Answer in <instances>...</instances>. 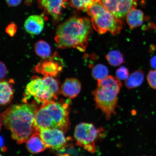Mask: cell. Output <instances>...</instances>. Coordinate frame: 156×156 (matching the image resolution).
Returning a JSON list of instances; mask_svg holds the SVG:
<instances>
[{"label": "cell", "mask_w": 156, "mask_h": 156, "mask_svg": "<svg viewBox=\"0 0 156 156\" xmlns=\"http://www.w3.org/2000/svg\"><path fill=\"white\" fill-rule=\"evenodd\" d=\"M27 150L31 153L36 154L44 151L47 148L40 133L33 134L26 142Z\"/></svg>", "instance_id": "5bb4252c"}, {"label": "cell", "mask_w": 156, "mask_h": 156, "mask_svg": "<svg viewBox=\"0 0 156 156\" xmlns=\"http://www.w3.org/2000/svg\"><path fill=\"white\" fill-rule=\"evenodd\" d=\"M81 88V84L79 80L76 78H68L62 84L60 91L65 97L73 99L77 96Z\"/></svg>", "instance_id": "8fae6325"}, {"label": "cell", "mask_w": 156, "mask_h": 156, "mask_svg": "<svg viewBox=\"0 0 156 156\" xmlns=\"http://www.w3.org/2000/svg\"><path fill=\"white\" fill-rule=\"evenodd\" d=\"M150 64L152 68L156 70V55L151 58L150 60Z\"/></svg>", "instance_id": "4316f807"}, {"label": "cell", "mask_w": 156, "mask_h": 156, "mask_svg": "<svg viewBox=\"0 0 156 156\" xmlns=\"http://www.w3.org/2000/svg\"><path fill=\"white\" fill-rule=\"evenodd\" d=\"M108 68L102 64H98L93 68L92 75L93 78L98 81L101 80L108 76Z\"/></svg>", "instance_id": "ffe728a7"}, {"label": "cell", "mask_w": 156, "mask_h": 156, "mask_svg": "<svg viewBox=\"0 0 156 156\" xmlns=\"http://www.w3.org/2000/svg\"><path fill=\"white\" fill-rule=\"evenodd\" d=\"M1 97L0 103L2 106L8 104L12 99L13 91L11 84L8 82L1 81L0 83Z\"/></svg>", "instance_id": "2e32d148"}, {"label": "cell", "mask_w": 156, "mask_h": 156, "mask_svg": "<svg viewBox=\"0 0 156 156\" xmlns=\"http://www.w3.org/2000/svg\"><path fill=\"white\" fill-rule=\"evenodd\" d=\"M0 69H1V79H3L5 77L7 73L6 67L3 62H1L0 63Z\"/></svg>", "instance_id": "d4e9b609"}, {"label": "cell", "mask_w": 156, "mask_h": 156, "mask_svg": "<svg viewBox=\"0 0 156 156\" xmlns=\"http://www.w3.org/2000/svg\"><path fill=\"white\" fill-rule=\"evenodd\" d=\"M1 156H2L1 155Z\"/></svg>", "instance_id": "f546056e"}, {"label": "cell", "mask_w": 156, "mask_h": 156, "mask_svg": "<svg viewBox=\"0 0 156 156\" xmlns=\"http://www.w3.org/2000/svg\"><path fill=\"white\" fill-rule=\"evenodd\" d=\"M146 156L144 155V156Z\"/></svg>", "instance_id": "f1b7e54d"}, {"label": "cell", "mask_w": 156, "mask_h": 156, "mask_svg": "<svg viewBox=\"0 0 156 156\" xmlns=\"http://www.w3.org/2000/svg\"><path fill=\"white\" fill-rule=\"evenodd\" d=\"M116 75L117 77L119 80H126L129 77L128 70L125 67L122 66L117 69L116 71Z\"/></svg>", "instance_id": "7402d4cb"}, {"label": "cell", "mask_w": 156, "mask_h": 156, "mask_svg": "<svg viewBox=\"0 0 156 156\" xmlns=\"http://www.w3.org/2000/svg\"><path fill=\"white\" fill-rule=\"evenodd\" d=\"M122 87L118 78L108 76L98 81L97 88L93 91L96 107L104 113L107 120L116 114L118 96Z\"/></svg>", "instance_id": "277c9868"}, {"label": "cell", "mask_w": 156, "mask_h": 156, "mask_svg": "<svg viewBox=\"0 0 156 156\" xmlns=\"http://www.w3.org/2000/svg\"><path fill=\"white\" fill-rule=\"evenodd\" d=\"M38 107L35 103L13 105L1 114V124L10 131L12 138L19 144L26 142L39 133L36 117Z\"/></svg>", "instance_id": "6da1fadb"}, {"label": "cell", "mask_w": 156, "mask_h": 156, "mask_svg": "<svg viewBox=\"0 0 156 156\" xmlns=\"http://www.w3.org/2000/svg\"><path fill=\"white\" fill-rule=\"evenodd\" d=\"M144 20V13L140 9H133L126 15V22L131 29L141 26Z\"/></svg>", "instance_id": "9a60e30c"}, {"label": "cell", "mask_w": 156, "mask_h": 156, "mask_svg": "<svg viewBox=\"0 0 156 156\" xmlns=\"http://www.w3.org/2000/svg\"><path fill=\"white\" fill-rule=\"evenodd\" d=\"M68 0H38L41 8L51 17L55 23L60 20L62 10L65 8V4Z\"/></svg>", "instance_id": "30bf717a"}, {"label": "cell", "mask_w": 156, "mask_h": 156, "mask_svg": "<svg viewBox=\"0 0 156 156\" xmlns=\"http://www.w3.org/2000/svg\"><path fill=\"white\" fill-rule=\"evenodd\" d=\"M47 147L55 151L63 150L67 139L63 130L58 129H46L39 131Z\"/></svg>", "instance_id": "ba28073f"}, {"label": "cell", "mask_w": 156, "mask_h": 156, "mask_svg": "<svg viewBox=\"0 0 156 156\" xmlns=\"http://www.w3.org/2000/svg\"><path fill=\"white\" fill-rule=\"evenodd\" d=\"M101 2L107 11L119 19L135 9L137 4V0H101Z\"/></svg>", "instance_id": "9c48e42d"}, {"label": "cell", "mask_w": 156, "mask_h": 156, "mask_svg": "<svg viewBox=\"0 0 156 156\" xmlns=\"http://www.w3.org/2000/svg\"><path fill=\"white\" fill-rule=\"evenodd\" d=\"M91 17L93 27L99 34L110 32L114 35L119 34L123 23L119 19L105 8L100 1L95 2L87 11Z\"/></svg>", "instance_id": "8992f818"}, {"label": "cell", "mask_w": 156, "mask_h": 156, "mask_svg": "<svg viewBox=\"0 0 156 156\" xmlns=\"http://www.w3.org/2000/svg\"><path fill=\"white\" fill-rule=\"evenodd\" d=\"M147 80L151 87L156 90V70L150 71L147 76Z\"/></svg>", "instance_id": "603a6c76"}, {"label": "cell", "mask_w": 156, "mask_h": 156, "mask_svg": "<svg viewBox=\"0 0 156 156\" xmlns=\"http://www.w3.org/2000/svg\"><path fill=\"white\" fill-rule=\"evenodd\" d=\"M34 49L36 54L44 58L49 57L51 52L49 44L42 40L39 41L36 43L34 46Z\"/></svg>", "instance_id": "ac0fdd59"}, {"label": "cell", "mask_w": 156, "mask_h": 156, "mask_svg": "<svg viewBox=\"0 0 156 156\" xmlns=\"http://www.w3.org/2000/svg\"><path fill=\"white\" fill-rule=\"evenodd\" d=\"M90 123L81 122L76 126L74 131L77 145L91 153L95 152V142L104 131Z\"/></svg>", "instance_id": "52a82bcc"}, {"label": "cell", "mask_w": 156, "mask_h": 156, "mask_svg": "<svg viewBox=\"0 0 156 156\" xmlns=\"http://www.w3.org/2000/svg\"><path fill=\"white\" fill-rule=\"evenodd\" d=\"M44 26V21L40 15L30 16L24 23L25 30L29 34L33 35L40 34L42 32Z\"/></svg>", "instance_id": "4fadbf2b"}, {"label": "cell", "mask_w": 156, "mask_h": 156, "mask_svg": "<svg viewBox=\"0 0 156 156\" xmlns=\"http://www.w3.org/2000/svg\"><path fill=\"white\" fill-rule=\"evenodd\" d=\"M91 21L86 17H71L58 26L55 40L58 48H72L81 52L86 49L92 31Z\"/></svg>", "instance_id": "7a4b0ae2"}, {"label": "cell", "mask_w": 156, "mask_h": 156, "mask_svg": "<svg viewBox=\"0 0 156 156\" xmlns=\"http://www.w3.org/2000/svg\"><path fill=\"white\" fill-rule=\"evenodd\" d=\"M144 74L141 70L133 72L126 80L125 85L128 89H132L139 87L143 82Z\"/></svg>", "instance_id": "e0dca14e"}, {"label": "cell", "mask_w": 156, "mask_h": 156, "mask_svg": "<svg viewBox=\"0 0 156 156\" xmlns=\"http://www.w3.org/2000/svg\"><path fill=\"white\" fill-rule=\"evenodd\" d=\"M17 27L14 23H11L6 28V32L11 37H13L16 32Z\"/></svg>", "instance_id": "cb8c5ba5"}, {"label": "cell", "mask_w": 156, "mask_h": 156, "mask_svg": "<svg viewBox=\"0 0 156 156\" xmlns=\"http://www.w3.org/2000/svg\"><path fill=\"white\" fill-rule=\"evenodd\" d=\"M67 103L52 101L42 105L37 111L36 122L38 132L46 129H58L67 132L69 129Z\"/></svg>", "instance_id": "3957f363"}, {"label": "cell", "mask_w": 156, "mask_h": 156, "mask_svg": "<svg viewBox=\"0 0 156 156\" xmlns=\"http://www.w3.org/2000/svg\"><path fill=\"white\" fill-rule=\"evenodd\" d=\"M35 69L38 73L44 76L54 77L58 75L62 68L55 61L49 59L39 63L36 66Z\"/></svg>", "instance_id": "7c38bea8"}, {"label": "cell", "mask_w": 156, "mask_h": 156, "mask_svg": "<svg viewBox=\"0 0 156 156\" xmlns=\"http://www.w3.org/2000/svg\"><path fill=\"white\" fill-rule=\"evenodd\" d=\"M60 93L57 79L48 76L42 79L34 76L27 86L23 100L25 103L27 99L33 97L37 103L44 105L55 101Z\"/></svg>", "instance_id": "5b68a950"}, {"label": "cell", "mask_w": 156, "mask_h": 156, "mask_svg": "<svg viewBox=\"0 0 156 156\" xmlns=\"http://www.w3.org/2000/svg\"><path fill=\"white\" fill-rule=\"evenodd\" d=\"M100 0H69L72 7L79 10L87 12L95 2Z\"/></svg>", "instance_id": "44dd1931"}, {"label": "cell", "mask_w": 156, "mask_h": 156, "mask_svg": "<svg viewBox=\"0 0 156 156\" xmlns=\"http://www.w3.org/2000/svg\"><path fill=\"white\" fill-rule=\"evenodd\" d=\"M5 1L6 3L10 6L15 7L20 4L22 0H5Z\"/></svg>", "instance_id": "484cf974"}, {"label": "cell", "mask_w": 156, "mask_h": 156, "mask_svg": "<svg viewBox=\"0 0 156 156\" xmlns=\"http://www.w3.org/2000/svg\"><path fill=\"white\" fill-rule=\"evenodd\" d=\"M106 58L109 64L114 67L118 66L124 63L123 55L118 51H110L107 55Z\"/></svg>", "instance_id": "d6986e66"}, {"label": "cell", "mask_w": 156, "mask_h": 156, "mask_svg": "<svg viewBox=\"0 0 156 156\" xmlns=\"http://www.w3.org/2000/svg\"><path fill=\"white\" fill-rule=\"evenodd\" d=\"M1 147L2 151L5 152L7 151L6 148L5 146L4 141L2 136H1Z\"/></svg>", "instance_id": "83f0119b"}]
</instances>
